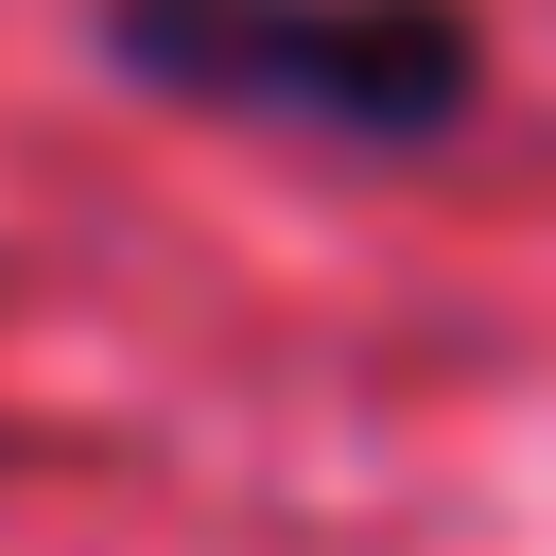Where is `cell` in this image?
<instances>
[{
  "label": "cell",
  "instance_id": "obj_1",
  "mask_svg": "<svg viewBox=\"0 0 556 556\" xmlns=\"http://www.w3.org/2000/svg\"><path fill=\"white\" fill-rule=\"evenodd\" d=\"M104 52L174 104H226V122L295 104L365 156H417L486 104L469 0H104Z\"/></svg>",
  "mask_w": 556,
  "mask_h": 556
}]
</instances>
